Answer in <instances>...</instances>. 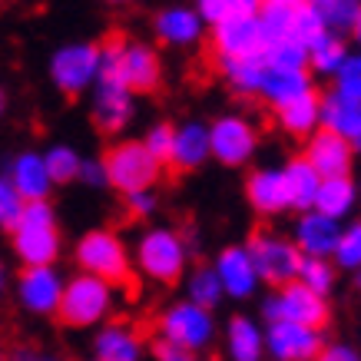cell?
I'll list each match as a JSON object with an SVG mask.
<instances>
[{
    "mask_svg": "<svg viewBox=\"0 0 361 361\" xmlns=\"http://www.w3.org/2000/svg\"><path fill=\"white\" fill-rule=\"evenodd\" d=\"M11 245L23 269H40L54 265L60 255V232H56V216L47 202H27L17 229L11 232Z\"/></svg>",
    "mask_w": 361,
    "mask_h": 361,
    "instance_id": "cell-1",
    "label": "cell"
},
{
    "mask_svg": "<svg viewBox=\"0 0 361 361\" xmlns=\"http://www.w3.org/2000/svg\"><path fill=\"white\" fill-rule=\"evenodd\" d=\"M103 77L120 80L133 93H149L159 87L163 66L153 47L133 44V40H106L103 44Z\"/></svg>",
    "mask_w": 361,
    "mask_h": 361,
    "instance_id": "cell-2",
    "label": "cell"
},
{
    "mask_svg": "<svg viewBox=\"0 0 361 361\" xmlns=\"http://www.w3.org/2000/svg\"><path fill=\"white\" fill-rule=\"evenodd\" d=\"M113 312V285L97 279V275L77 272L73 279H66L63 305H60V318L70 329H93L110 318Z\"/></svg>",
    "mask_w": 361,
    "mask_h": 361,
    "instance_id": "cell-3",
    "label": "cell"
},
{
    "mask_svg": "<svg viewBox=\"0 0 361 361\" xmlns=\"http://www.w3.org/2000/svg\"><path fill=\"white\" fill-rule=\"evenodd\" d=\"M133 262L146 279H153L159 285H173L183 279L189 262V252L183 235L173 229H149L142 232L140 245H136V255Z\"/></svg>",
    "mask_w": 361,
    "mask_h": 361,
    "instance_id": "cell-4",
    "label": "cell"
},
{
    "mask_svg": "<svg viewBox=\"0 0 361 361\" xmlns=\"http://www.w3.org/2000/svg\"><path fill=\"white\" fill-rule=\"evenodd\" d=\"M249 255L259 269V279L272 288H285V285L298 282V269L305 262L295 239H282L275 232H255L249 239Z\"/></svg>",
    "mask_w": 361,
    "mask_h": 361,
    "instance_id": "cell-5",
    "label": "cell"
},
{
    "mask_svg": "<svg viewBox=\"0 0 361 361\" xmlns=\"http://www.w3.org/2000/svg\"><path fill=\"white\" fill-rule=\"evenodd\" d=\"M159 338L186 351H206L216 341V318L196 302H176L159 315Z\"/></svg>",
    "mask_w": 361,
    "mask_h": 361,
    "instance_id": "cell-6",
    "label": "cell"
},
{
    "mask_svg": "<svg viewBox=\"0 0 361 361\" xmlns=\"http://www.w3.org/2000/svg\"><path fill=\"white\" fill-rule=\"evenodd\" d=\"M73 259H77L80 272L97 275V279H103V282H110V285L123 282V279L130 275V252H126L120 235L110 229L87 232V235L77 242Z\"/></svg>",
    "mask_w": 361,
    "mask_h": 361,
    "instance_id": "cell-7",
    "label": "cell"
},
{
    "mask_svg": "<svg viewBox=\"0 0 361 361\" xmlns=\"http://www.w3.org/2000/svg\"><path fill=\"white\" fill-rule=\"evenodd\" d=\"M99 77H103V47L97 44H66L50 56V80L70 97L97 87Z\"/></svg>",
    "mask_w": 361,
    "mask_h": 361,
    "instance_id": "cell-8",
    "label": "cell"
},
{
    "mask_svg": "<svg viewBox=\"0 0 361 361\" xmlns=\"http://www.w3.org/2000/svg\"><path fill=\"white\" fill-rule=\"evenodd\" d=\"M262 318L269 325L275 322H295L308 329H322L329 322V298L315 295L302 282H292L285 288H275L272 295L262 302Z\"/></svg>",
    "mask_w": 361,
    "mask_h": 361,
    "instance_id": "cell-9",
    "label": "cell"
},
{
    "mask_svg": "<svg viewBox=\"0 0 361 361\" xmlns=\"http://www.w3.org/2000/svg\"><path fill=\"white\" fill-rule=\"evenodd\" d=\"M106 173H110V186L133 196V192H142V189H153L156 176H159V163L142 142L126 140L116 142L106 153Z\"/></svg>",
    "mask_w": 361,
    "mask_h": 361,
    "instance_id": "cell-10",
    "label": "cell"
},
{
    "mask_svg": "<svg viewBox=\"0 0 361 361\" xmlns=\"http://www.w3.org/2000/svg\"><path fill=\"white\" fill-rule=\"evenodd\" d=\"M63 292H66V282L56 275L54 265L23 269L17 275V302L30 315H60Z\"/></svg>",
    "mask_w": 361,
    "mask_h": 361,
    "instance_id": "cell-11",
    "label": "cell"
},
{
    "mask_svg": "<svg viewBox=\"0 0 361 361\" xmlns=\"http://www.w3.org/2000/svg\"><path fill=\"white\" fill-rule=\"evenodd\" d=\"M265 348L272 361H318V355L325 351V338H322V329L275 322L265 329Z\"/></svg>",
    "mask_w": 361,
    "mask_h": 361,
    "instance_id": "cell-12",
    "label": "cell"
},
{
    "mask_svg": "<svg viewBox=\"0 0 361 361\" xmlns=\"http://www.w3.org/2000/svg\"><path fill=\"white\" fill-rule=\"evenodd\" d=\"M212 47L216 56H262L269 50L265 30L259 13H242V17H226L212 27Z\"/></svg>",
    "mask_w": 361,
    "mask_h": 361,
    "instance_id": "cell-13",
    "label": "cell"
},
{
    "mask_svg": "<svg viewBox=\"0 0 361 361\" xmlns=\"http://www.w3.org/2000/svg\"><path fill=\"white\" fill-rule=\"evenodd\" d=\"M212 133V156L222 166H242L249 163L255 153V126L245 116H219V120L209 126Z\"/></svg>",
    "mask_w": 361,
    "mask_h": 361,
    "instance_id": "cell-14",
    "label": "cell"
},
{
    "mask_svg": "<svg viewBox=\"0 0 361 361\" xmlns=\"http://www.w3.org/2000/svg\"><path fill=\"white\" fill-rule=\"evenodd\" d=\"M341 226L338 219H331L325 212H302L295 222V245L302 249L305 259H335V249L341 242Z\"/></svg>",
    "mask_w": 361,
    "mask_h": 361,
    "instance_id": "cell-15",
    "label": "cell"
},
{
    "mask_svg": "<svg viewBox=\"0 0 361 361\" xmlns=\"http://www.w3.org/2000/svg\"><path fill=\"white\" fill-rule=\"evenodd\" d=\"M93 120L103 133H120L133 120V90L120 80L99 77L93 87Z\"/></svg>",
    "mask_w": 361,
    "mask_h": 361,
    "instance_id": "cell-16",
    "label": "cell"
},
{
    "mask_svg": "<svg viewBox=\"0 0 361 361\" xmlns=\"http://www.w3.org/2000/svg\"><path fill=\"white\" fill-rule=\"evenodd\" d=\"M305 159L315 166L322 179H338V176H348L351 159H355V146L338 133L318 130L305 142Z\"/></svg>",
    "mask_w": 361,
    "mask_h": 361,
    "instance_id": "cell-17",
    "label": "cell"
},
{
    "mask_svg": "<svg viewBox=\"0 0 361 361\" xmlns=\"http://www.w3.org/2000/svg\"><path fill=\"white\" fill-rule=\"evenodd\" d=\"M216 272H219L222 288L229 298H252L259 282H262L249 255V245H226L216 259Z\"/></svg>",
    "mask_w": 361,
    "mask_h": 361,
    "instance_id": "cell-18",
    "label": "cell"
},
{
    "mask_svg": "<svg viewBox=\"0 0 361 361\" xmlns=\"http://www.w3.org/2000/svg\"><path fill=\"white\" fill-rule=\"evenodd\" d=\"M202 13L196 7H186V4H173V7H163L156 13L153 20V30L159 37V44L166 47H189V44H199L202 37Z\"/></svg>",
    "mask_w": 361,
    "mask_h": 361,
    "instance_id": "cell-19",
    "label": "cell"
},
{
    "mask_svg": "<svg viewBox=\"0 0 361 361\" xmlns=\"http://www.w3.org/2000/svg\"><path fill=\"white\" fill-rule=\"evenodd\" d=\"M7 179L27 202H47L50 189H54V176L47 169L44 153H17L7 169Z\"/></svg>",
    "mask_w": 361,
    "mask_h": 361,
    "instance_id": "cell-20",
    "label": "cell"
},
{
    "mask_svg": "<svg viewBox=\"0 0 361 361\" xmlns=\"http://www.w3.org/2000/svg\"><path fill=\"white\" fill-rule=\"evenodd\" d=\"M97 361H142V335L126 322H106L93 335Z\"/></svg>",
    "mask_w": 361,
    "mask_h": 361,
    "instance_id": "cell-21",
    "label": "cell"
},
{
    "mask_svg": "<svg viewBox=\"0 0 361 361\" xmlns=\"http://www.w3.org/2000/svg\"><path fill=\"white\" fill-rule=\"evenodd\" d=\"M245 196H249V206L262 216H279L285 209H292L282 169H255L245 183Z\"/></svg>",
    "mask_w": 361,
    "mask_h": 361,
    "instance_id": "cell-22",
    "label": "cell"
},
{
    "mask_svg": "<svg viewBox=\"0 0 361 361\" xmlns=\"http://www.w3.org/2000/svg\"><path fill=\"white\" fill-rule=\"evenodd\" d=\"M322 130L338 133L355 149H361V103L331 90L329 97H322Z\"/></svg>",
    "mask_w": 361,
    "mask_h": 361,
    "instance_id": "cell-23",
    "label": "cell"
},
{
    "mask_svg": "<svg viewBox=\"0 0 361 361\" xmlns=\"http://www.w3.org/2000/svg\"><path fill=\"white\" fill-rule=\"evenodd\" d=\"M305 93H312L308 70H282V66H269L262 80V90H259V97L265 103H272L275 113L282 110V106H288L292 99L305 97Z\"/></svg>",
    "mask_w": 361,
    "mask_h": 361,
    "instance_id": "cell-24",
    "label": "cell"
},
{
    "mask_svg": "<svg viewBox=\"0 0 361 361\" xmlns=\"http://www.w3.org/2000/svg\"><path fill=\"white\" fill-rule=\"evenodd\" d=\"M226 355H229V361H262L269 355L265 329L252 318L235 315L226 325Z\"/></svg>",
    "mask_w": 361,
    "mask_h": 361,
    "instance_id": "cell-25",
    "label": "cell"
},
{
    "mask_svg": "<svg viewBox=\"0 0 361 361\" xmlns=\"http://www.w3.org/2000/svg\"><path fill=\"white\" fill-rule=\"evenodd\" d=\"M282 176H285V189H288V206L298 209V212H312L315 209V199H318V189H322V176L305 156H298L292 163L282 166Z\"/></svg>",
    "mask_w": 361,
    "mask_h": 361,
    "instance_id": "cell-26",
    "label": "cell"
},
{
    "mask_svg": "<svg viewBox=\"0 0 361 361\" xmlns=\"http://www.w3.org/2000/svg\"><path fill=\"white\" fill-rule=\"evenodd\" d=\"M279 123L288 136H298V140H312L318 130H322V97L315 90L305 93V97L292 99L288 106L279 110Z\"/></svg>",
    "mask_w": 361,
    "mask_h": 361,
    "instance_id": "cell-27",
    "label": "cell"
},
{
    "mask_svg": "<svg viewBox=\"0 0 361 361\" xmlns=\"http://www.w3.org/2000/svg\"><path fill=\"white\" fill-rule=\"evenodd\" d=\"M212 156V133L202 123H183L176 126V156L173 166L179 169H199Z\"/></svg>",
    "mask_w": 361,
    "mask_h": 361,
    "instance_id": "cell-28",
    "label": "cell"
},
{
    "mask_svg": "<svg viewBox=\"0 0 361 361\" xmlns=\"http://www.w3.org/2000/svg\"><path fill=\"white\" fill-rule=\"evenodd\" d=\"M265 54L262 56H222L219 60V73L226 77L235 93H259L265 80Z\"/></svg>",
    "mask_w": 361,
    "mask_h": 361,
    "instance_id": "cell-29",
    "label": "cell"
},
{
    "mask_svg": "<svg viewBox=\"0 0 361 361\" xmlns=\"http://www.w3.org/2000/svg\"><path fill=\"white\" fill-rule=\"evenodd\" d=\"M358 206V186L351 183L348 176H338V179H325L322 189H318V199H315V209L325 212L331 219H345L351 216Z\"/></svg>",
    "mask_w": 361,
    "mask_h": 361,
    "instance_id": "cell-30",
    "label": "cell"
},
{
    "mask_svg": "<svg viewBox=\"0 0 361 361\" xmlns=\"http://www.w3.org/2000/svg\"><path fill=\"white\" fill-rule=\"evenodd\" d=\"M312 63H308V70H315V73H322V77H338L341 66L348 63V47H345V40H341L338 33H325L322 40H318L312 50Z\"/></svg>",
    "mask_w": 361,
    "mask_h": 361,
    "instance_id": "cell-31",
    "label": "cell"
},
{
    "mask_svg": "<svg viewBox=\"0 0 361 361\" xmlns=\"http://www.w3.org/2000/svg\"><path fill=\"white\" fill-rule=\"evenodd\" d=\"M186 292H189V302H196L202 308H212L222 302L226 295V288H222V279L216 272V265H196L192 272H189V282H186Z\"/></svg>",
    "mask_w": 361,
    "mask_h": 361,
    "instance_id": "cell-32",
    "label": "cell"
},
{
    "mask_svg": "<svg viewBox=\"0 0 361 361\" xmlns=\"http://www.w3.org/2000/svg\"><path fill=\"white\" fill-rule=\"evenodd\" d=\"M325 33H331V30L325 27V20H322V13H318L315 4L298 0L295 11H292V37H288V40H295V44H302V47L312 50Z\"/></svg>",
    "mask_w": 361,
    "mask_h": 361,
    "instance_id": "cell-33",
    "label": "cell"
},
{
    "mask_svg": "<svg viewBox=\"0 0 361 361\" xmlns=\"http://www.w3.org/2000/svg\"><path fill=\"white\" fill-rule=\"evenodd\" d=\"M292 11H295V4H272V0H265V7L259 11V20H262L265 44L269 47L292 37Z\"/></svg>",
    "mask_w": 361,
    "mask_h": 361,
    "instance_id": "cell-34",
    "label": "cell"
},
{
    "mask_svg": "<svg viewBox=\"0 0 361 361\" xmlns=\"http://www.w3.org/2000/svg\"><path fill=\"white\" fill-rule=\"evenodd\" d=\"M265 0H196V11L206 23H222L226 17H242V13H259Z\"/></svg>",
    "mask_w": 361,
    "mask_h": 361,
    "instance_id": "cell-35",
    "label": "cell"
},
{
    "mask_svg": "<svg viewBox=\"0 0 361 361\" xmlns=\"http://www.w3.org/2000/svg\"><path fill=\"white\" fill-rule=\"evenodd\" d=\"M315 7L331 33H345V30H355V23H358L361 0H322Z\"/></svg>",
    "mask_w": 361,
    "mask_h": 361,
    "instance_id": "cell-36",
    "label": "cell"
},
{
    "mask_svg": "<svg viewBox=\"0 0 361 361\" xmlns=\"http://www.w3.org/2000/svg\"><path fill=\"white\" fill-rule=\"evenodd\" d=\"M335 269L338 265L331 262V259H305L302 269H298V282L312 288L315 295L329 298V292L335 288Z\"/></svg>",
    "mask_w": 361,
    "mask_h": 361,
    "instance_id": "cell-37",
    "label": "cell"
},
{
    "mask_svg": "<svg viewBox=\"0 0 361 361\" xmlns=\"http://www.w3.org/2000/svg\"><path fill=\"white\" fill-rule=\"evenodd\" d=\"M331 262L345 269V272H358L361 275V219L348 222L345 229H341V242L338 249H335V259Z\"/></svg>",
    "mask_w": 361,
    "mask_h": 361,
    "instance_id": "cell-38",
    "label": "cell"
},
{
    "mask_svg": "<svg viewBox=\"0 0 361 361\" xmlns=\"http://www.w3.org/2000/svg\"><path fill=\"white\" fill-rule=\"evenodd\" d=\"M47 169L54 176V183H70V179H80V169H83V159L73 146H54L44 153Z\"/></svg>",
    "mask_w": 361,
    "mask_h": 361,
    "instance_id": "cell-39",
    "label": "cell"
},
{
    "mask_svg": "<svg viewBox=\"0 0 361 361\" xmlns=\"http://www.w3.org/2000/svg\"><path fill=\"white\" fill-rule=\"evenodd\" d=\"M265 63L282 66V70H308L312 54H308V47L295 44V40H282V44H272L265 50Z\"/></svg>",
    "mask_w": 361,
    "mask_h": 361,
    "instance_id": "cell-40",
    "label": "cell"
},
{
    "mask_svg": "<svg viewBox=\"0 0 361 361\" xmlns=\"http://www.w3.org/2000/svg\"><path fill=\"white\" fill-rule=\"evenodd\" d=\"M142 146L153 153V159L159 166L173 163V156H176V130L169 126V123H156V126H149V133L142 136Z\"/></svg>",
    "mask_w": 361,
    "mask_h": 361,
    "instance_id": "cell-41",
    "label": "cell"
},
{
    "mask_svg": "<svg viewBox=\"0 0 361 361\" xmlns=\"http://www.w3.org/2000/svg\"><path fill=\"white\" fill-rule=\"evenodd\" d=\"M23 209H27V199L13 189V183L4 176V183H0V226L7 232L17 229V222H20Z\"/></svg>",
    "mask_w": 361,
    "mask_h": 361,
    "instance_id": "cell-42",
    "label": "cell"
},
{
    "mask_svg": "<svg viewBox=\"0 0 361 361\" xmlns=\"http://www.w3.org/2000/svg\"><path fill=\"white\" fill-rule=\"evenodd\" d=\"M335 93L361 103V54L348 56V63L341 66V73L335 77Z\"/></svg>",
    "mask_w": 361,
    "mask_h": 361,
    "instance_id": "cell-43",
    "label": "cell"
},
{
    "mask_svg": "<svg viewBox=\"0 0 361 361\" xmlns=\"http://www.w3.org/2000/svg\"><path fill=\"white\" fill-rule=\"evenodd\" d=\"M80 183H87V186H110L106 159H83V169H80Z\"/></svg>",
    "mask_w": 361,
    "mask_h": 361,
    "instance_id": "cell-44",
    "label": "cell"
},
{
    "mask_svg": "<svg viewBox=\"0 0 361 361\" xmlns=\"http://www.w3.org/2000/svg\"><path fill=\"white\" fill-rule=\"evenodd\" d=\"M153 358L156 361H196V355L186 348H176V345H169V341H156L153 345Z\"/></svg>",
    "mask_w": 361,
    "mask_h": 361,
    "instance_id": "cell-45",
    "label": "cell"
},
{
    "mask_svg": "<svg viewBox=\"0 0 361 361\" xmlns=\"http://www.w3.org/2000/svg\"><path fill=\"white\" fill-rule=\"evenodd\" d=\"M318 361H361V355L351 348V345L335 341V345H325V351L318 355Z\"/></svg>",
    "mask_w": 361,
    "mask_h": 361,
    "instance_id": "cell-46",
    "label": "cell"
},
{
    "mask_svg": "<svg viewBox=\"0 0 361 361\" xmlns=\"http://www.w3.org/2000/svg\"><path fill=\"white\" fill-rule=\"evenodd\" d=\"M126 202H130V209L136 212V216H149L156 209V196L153 189H142V192H133V196H126Z\"/></svg>",
    "mask_w": 361,
    "mask_h": 361,
    "instance_id": "cell-47",
    "label": "cell"
},
{
    "mask_svg": "<svg viewBox=\"0 0 361 361\" xmlns=\"http://www.w3.org/2000/svg\"><path fill=\"white\" fill-rule=\"evenodd\" d=\"M11 361H60V358H54V355H40V351H33V348H17L11 355Z\"/></svg>",
    "mask_w": 361,
    "mask_h": 361,
    "instance_id": "cell-48",
    "label": "cell"
},
{
    "mask_svg": "<svg viewBox=\"0 0 361 361\" xmlns=\"http://www.w3.org/2000/svg\"><path fill=\"white\" fill-rule=\"evenodd\" d=\"M351 33H355V40L361 44V13H358V23H355V30H351Z\"/></svg>",
    "mask_w": 361,
    "mask_h": 361,
    "instance_id": "cell-49",
    "label": "cell"
},
{
    "mask_svg": "<svg viewBox=\"0 0 361 361\" xmlns=\"http://www.w3.org/2000/svg\"><path fill=\"white\" fill-rule=\"evenodd\" d=\"M272 4H298V0H272Z\"/></svg>",
    "mask_w": 361,
    "mask_h": 361,
    "instance_id": "cell-50",
    "label": "cell"
},
{
    "mask_svg": "<svg viewBox=\"0 0 361 361\" xmlns=\"http://www.w3.org/2000/svg\"><path fill=\"white\" fill-rule=\"evenodd\" d=\"M110 4H126V0H110Z\"/></svg>",
    "mask_w": 361,
    "mask_h": 361,
    "instance_id": "cell-51",
    "label": "cell"
},
{
    "mask_svg": "<svg viewBox=\"0 0 361 361\" xmlns=\"http://www.w3.org/2000/svg\"><path fill=\"white\" fill-rule=\"evenodd\" d=\"M90 361H97V358H90Z\"/></svg>",
    "mask_w": 361,
    "mask_h": 361,
    "instance_id": "cell-52",
    "label": "cell"
},
{
    "mask_svg": "<svg viewBox=\"0 0 361 361\" xmlns=\"http://www.w3.org/2000/svg\"><path fill=\"white\" fill-rule=\"evenodd\" d=\"M212 361H216V358H212Z\"/></svg>",
    "mask_w": 361,
    "mask_h": 361,
    "instance_id": "cell-53",
    "label": "cell"
}]
</instances>
